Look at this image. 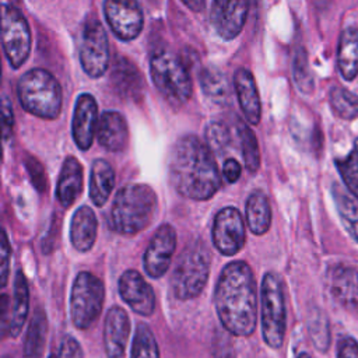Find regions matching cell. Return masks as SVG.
Returning a JSON list of instances; mask_svg holds the SVG:
<instances>
[{
  "label": "cell",
  "instance_id": "f6af8a7d",
  "mask_svg": "<svg viewBox=\"0 0 358 358\" xmlns=\"http://www.w3.org/2000/svg\"><path fill=\"white\" fill-rule=\"evenodd\" d=\"M296 358H312L308 352H299V355Z\"/></svg>",
  "mask_w": 358,
  "mask_h": 358
},
{
  "label": "cell",
  "instance_id": "f546056e",
  "mask_svg": "<svg viewBox=\"0 0 358 358\" xmlns=\"http://www.w3.org/2000/svg\"><path fill=\"white\" fill-rule=\"evenodd\" d=\"M200 85L207 98L217 103H227L231 96L227 76L217 67H206L200 73Z\"/></svg>",
  "mask_w": 358,
  "mask_h": 358
},
{
  "label": "cell",
  "instance_id": "6da1fadb",
  "mask_svg": "<svg viewBox=\"0 0 358 358\" xmlns=\"http://www.w3.org/2000/svg\"><path fill=\"white\" fill-rule=\"evenodd\" d=\"M214 308L229 334H253L257 324V285L246 262L235 260L222 268L214 289Z\"/></svg>",
  "mask_w": 358,
  "mask_h": 358
},
{
  "label": "cell",
  "instance_id": "8fae6325",
  "mask_svg": "<svg viewBox=\"0 0 358 358\" xmlns=\"http://www.w3.org/2000/svg\"><path fill=\"white\" fill-rule=\"evenodd\" d=\"M211 236L217 250L225 256H234L245 246V221L238 208L224 207L215 214Z\"/></svg>",
  "mask_w": 358,
  "mask_h": 358
},
{
  "label": "cell",
  "instance_id": "ac0fdd59",
  "mask_svg": "<svg viewBox=\"0 0 358 358\" xmlns=\"http://www.w3.org/2000/svg\"><path fill=\"white\" fill-rule=\"evenodd\" d=\"M131 323L127 312L120 306L108 310L103 320V348L106 358H123L129 343Z\"/></svg>",
  "mask_w": 358,
  "mask_h": 358
},
{
  "label": "cell",
  "instance_id": "bcb514c9",
  "mask_svg": "<svg viewBox=\"0 0 358 358\" xmlns=\"http://www.w3.org/2000/svg\"><path fill=\"white\" fill-rule=\"evenodd\" d=\"M48 358H57V355H55V354H50Z\"/></svg>",
  "mask_w": 358,
  "mask_h": 358
},
{
  "label": "cell",
  "instance_id": "277c9868",
  "mask_svg": "<svg viewBox=\"0 0 358 358\" xmlns=\"http://www.w3.org/2000/svg\"><path fill=\"white\" fill-rule=\"evenodd\" d=\"M21 106L31 115L53 120L62 110V87L57 78L45 69L25 71L17 83Z\"/></svg>",
  "mask_w": 358,
  "mask_h": 358
},
{
  "label": "cell",
  "instance_id": "ee69618b",
  "mask_svg": "<svg viewBox=\"0 0 358 358\" xmlns=\"http://www.w3.org/2000/svg\"><path fill=\"white\" fill-rule=\"evenodd\" d=\"M185 6L190 7V8H194L196 7V11H200L203 7H204V1H183Z\"/></svg>",
  "mask_w": 358,
  "mask_h": 358
},
{
  "label": "cell",
  "instance_id": "8992f818",
  "mask_svg": "<svg viewBox=\"0 0 358 358\" xmlns=\"http://www.w3.org/2000/svg\"><path fill=\"white\" fill-rule=\"evenodd\" d=\"M150 76L159 94L172 106H182L192 95V78L182 59L168 48L150 56Z\"/></svg>",
  "mask_w": 358,
  "mask_h": 358
},
{
  "label": "cell",
  "instance_id": "836d02e7",
  "mask_svg": "<svg viewBox=\"0 0 358 358\" xmlns=\"http://www.w3.org/2000/svg\"><path fill=\"white\" fill-rule=\"evenodd\" d=\"M336 166L347 190L358 200V138L354 150L347 157L336 159Z\"/></svg>",
  "mask_w": 358,
  "mask_h": 358
},
{
  "label": "cell",
  "instance_id": "b9f144b4",
  "mask_svg": "<svg viewBox=\"0 0 358 358\" xmlns=\"http://www.w3.org/2000/svg\"><path fill=\"white\" fill-rule=\"evenodd\" d=\"M337 358H358V341L352 337H343L337 344Z\"/></svg>",
  "mask_w": 358,
  "mask_h": 358
},
{
  "label": "cell",
  "instance_id": "3957f363",
  "mask_svg": "<svg viewBox=\"0 0 358 358\" xmlns=\"http://www.w3.org/2000/svg\"><path fill=\"white\" fill-rule=\"evenodd\" d=\"M157 211V194L144 183H130L115 194L110 213V228L122 235H136L147 228Z\"/></svg>",
  "mask_w": 358,
  "mask_h": 358
},
{
  "label": "cell",
  "instance_id": "44dd1931",
  "mask_svg": "<svg viewBox=\"0 0 358 358\" xmlns=\"http://www.w3.org/2000/svg\"><path fill=\"white\" fill-rule=\"evenodd\" d=\"M110 83L115 92L120 98L138 99L143 95V78L137 67L126 57L116 59L112 73Z\"/></svg>",
  "mask_w": 358,
  "mask_h": 358
},
{
  "label": "cell",
  "instance_id": "83f0119b",
  "mask_svg": "<svg viewBox=\"0 0 358 358\" xmlns=\"http://www.w3.org/2000/svg\"><path fill=\"white\" fill-rule=\"evenodd\" d=\"M331 196L336 210L350 236L358 243V200L337 183L331 186Z\"/></svg>",
  "mask_w": 358,
  "mask_h": 358
},
{
  "label": "cell",
  "instance_id": "ba28073f",
  "mask_svg": "<svg viewBox=\"0 0 358 358\" xmlns=\"http://www.w3.org/2000/svg\"><path fill=\"white\" fill-rule=\"evenodd\" d=\"M105 299V285L90 271H80L70 292V319L76 329L87 330L99 317Z\"/></svg>",
  "mask_w": 358,
  "mask_h": 358
},
{
  "label": "cell",
  "instance_id": "4dcf8cb0",
  "mask_svg": "<svg viewBox=\"0 0 358 358\" xmlns=\"http://www.w3.org/2000/svg\"><path fill=\"white\" fill-rule=\"evenodd\" d=\"M329 102L333 112L344 119L352 120L358 117V95L343 87H333L329 92Z\"/></svg>",
  "mask_w": 358,
  "mask_h": 358
},
{
  "label": "cell",
  "instance_id": "9a60e30c",
  "mask_svg": "<svg viewBox=\"0 0 358 358\" xmlns=\"http://www.w3.org/2000/svg\"><path fill=\"white\" fill-rule=\"evenodd\" d=\"M249 11L248 1L215 0L211 4L210 21L217 35L225 41L236 38L245 27Z\"/></svg>",
  "mask_w": 358,
  "mask_h": 358
},
{
  "label": "cell",
  "instance_id": "484cf974",
  "mask_svg": "<svg viewBox=\"0 0 358 358\" xmlns=\"http://www.w3.org/2000/svg\"><path fill=\"white\" fill-rule=\"evenodd\" d=\"M245 218L248 228L255 235H264L271 225V207L263 190H253L245 204Z\"/></svg>",
  "mask_w": 358,
  "mask_h": 358
},
{
  "label": "cell",
  "instance_id": "d590c367",
  "mask_svg": "<svg viewBox=\"0 0 358 358\" xmlns=\"http://www.w3.org/2000/svg\"><path fill=\"white\" fill-rule=\"evenodd\" d=\"M292 74H294V81L301 92L310 94L313 91V85H315L313 77H312L306 52L303 48H299L295 52L294 62H292Z\"/></svg>",
  "mask_w": 358,
  "mask_h": 358
},
{
  "label": "cell",
  "instance_id": "cb8c5ba5",
  "mask_svg": "<svg viewBox=\"0 0 358 358\" xmlns=\"http://www.w3.org/2000/svg\"><path fill=\"white\" fill-rule=\"evenodd\" d=\"M29 312V289L28 282L21 270L15 273L14 278V292L13 302H10V315H8V326L7 336L15 338L21 334L22 327L27 322Z\"/></svg>",
  "mask_w": 358,
  "mask_h": 358
},
{
  "label": "cell",
  "instance_id": "e575fe53",
  "mask_svg": "<svg viewBox=\"0 0 358 358\" xmlns=\"http://www.w3.org/2000/svg\"><path fill=\"white\" fill-rule=\"evenodd\" d=\"M204 138L213 154H224L231 145V131L224 122L213 120L206 126Z\"/></svg>",
  "mask_w": 358,
  "mask_h": 358
},
{
  "label": "cell",
  "instance_id": "ffe728a7",
  "mask_svg": "<svg viewBox=\"0 0 358 358\" xmlns=\"http://www.w3.org/2000/svg\"><path fill=\"white\" fill-rule=\"evenodd\" d=\"M96 138L106 151H123L129 143V129L124 117L116 110H105L99 116Z\"/></svg>",
  "mask_w": 358,
  "mask_h": 358
},
{
  "label": "cell",
  "instance_id": "52a82bcc",
  "mask_svg": "<svg viewBox=\"0 0 358 358\" xmlns=\"http://www.w3.org/2000/svg\"><path fill=\"white\" fill-rule=\"evenodd\" d=\"M260 326L266 345L273 350L281 348L287 331V309L282 282L274 271L266 273L262 280Z\"/></svg>",
  "mask_w": 358,
  "mask_h": 358
},
{
  "label": "cell",
  "instance_id": "d6986e66",
  "mask_svg": "<svg viewBox=\"0 0 358 358\" xmlns=\"http://www.w3.org/2000/svg\"><path fill=\"white\" fill-rule=\"evenodd\" d=\"M234 87L245 119L250 124H257L262 119V103L253 74L239 67L234 74Z\"/></svg>",
  "mask_w": 358,
  "mask_h": 358
},
{
  "label": "cell",
  "instance_id": "30bf717a",
  "mask_svg": "<svg viewBox=\"0 0 358 358\" xmlns=\"http://www.w3.org/2000/svg\"><path fill=\"white\" fill-rule=\"evenodd\" d=\"M80 63L87 76L98 78L109 67V42L103 25L96 18H90L83 28L80 48Z\"/></svg>",
  "mask_w": 358,
  "mask_h": 358
},
{
  "label": "cell",
  "instance_id": "8d00e7d4",
  "mask_svg": "<svg viewBox=\"0 0 358 358\" xmlns=\"http://www.w3.org/2000/svg\"><path fill=\"white\" fill-rule=\"evenodd\" d=\"M309 331H310V337L312 341L315 344V347L322 351L326 352L329 348V343H330V334H329V327L324 319H313L309 324Z\"/></svg>",
  "mask_w": 358,
  "mask_h": 358
},
{
  "label": "cell",
  "instance_id": "4fadbf2b",
  "mask_svg": "<svg viewBox=\"0 0 358 358\" xmlns=\"http://www.w3.org/2000/svg\"><path fill=\"white\" fill-rule=\"evenodd\" d=\"M103 14L112 32L122 41H133L143 29L144 17L137 1L108 0L103 3Z\"/></svg>",
  "mask_w": 358,
  "mask_h": 358
},
{
  "label": "cell",
  "instance_id": "7c38bea8",
  "mask_svg": "<svg viewBox=\"0 0 358 358\" xmlns=\"http://www.w3.org/2000/svg\"><path fill=\"white\" fill-rule=\"evenodd\" d=\"M176 249V231L171 224H162L152 235L144 256L143 267L151 278L162 277L171 264Z\"/></svg>",
  "mask_w": 358,
  "mask_h": 358
},
{
  "label": "cell",
  "instance_id": "d4e9b609",
  "mask_svg": "<svg viewBox=\"0 0 358 358\" xmlns=\"http://www.w3.org/2000/svg\"><path fill=\"white\" fill-rule=\"evenodd\" d=\"M337 67L345 81H352L358 76V28L345 27L338 38Z\"/></svg>",
  "mask_w": 358,
  "mask_h": 358
},
{
  "label": "cell",
  "instance_id": "9c48e42d",
  "mask_svg": "<svg viewBox=\"0 0 358 358\" xmlns=\"http://www.w3.org/2000/svg\"><path fill=\"white\" fill-rule=\"evenodd\" d=\"M31 29L24 14L13 4L1 6V45L13 69H20L31 53Z\"/></svg>",
  "mask_w": 358,
  "mask_h": 358
},
{
  "label": "cell",
  "instance_id": "60d3db41",
  "mask_svg": "<svg viewBox=\"0 0 358 358\" xmlns=\"http://www.w3.org/2000/svg\"><path fill=\"white\" fill-rule=\"evenodd\" d=\"M1 112H3V137L4 140H7L13 134L14 113H13V106L10 103V99L6 95H3Z\"/></svg>",
  "mask_w": 358,
  "mask_h": 358
},
{
  "label": "cell",
  "instance_id": "1f68e13d",
  "mask_svg": "<svg viewBox=\"0 0 358 358\" xmlns=\"http://www.w3.org/2000/svg\"><path fill=\"white\" fill-rule=\"evenodd\" d=\"M236 130L239 134L241 151H242L245 166L249 172L255 173L260 166V151L257 145V138L253 130L245 122L239 120Z\"/></svg>",
  "mask_w": 358,
  "mask_h": 358
},
{
  "label": "cell",
  "instance_id": "f1b7e54d",
  "mask_svg": "<svg viewBox=\"0 0 358 358\" xmlns=\"http://www.w3.org/2000/svg\"><path fill=\"white\" fill-rule=\"evenodd\" d=\"M48 336V319L42 309H38L28 326L24 341V358H42Z\"/></svg>",
  "mask_w": 358,
  "mask_h": 358
},
{
  "label": "cell",
  "instance_id": "5b68a950",
  "mask_svg": "<svg viewBox=\"0 0 358 358\" xmlns=\"http://www.w3.org/2000/svg\"><path fill=\"white\" fill-rule=\"evenodd\" d=\"M211 267V253L204 241L194 239L182 250L171 277L173 295L180 301L199 296L204 289Z\"/></svg>",
  "mask_w": 358,
  "mask_h": 358
},
{
  "label": "cell",
  "instance_id": "2e32d148",
  "mask_svg": "<svg viewBox=\"0 0 358 358\" xmlns=\"http://www.w3.org/2000/svg\"><path fill=\"white\" fill-rule=\"evenodd\" d=\"M98 105L91 94H81L77 96L73 120L71 136L76 145L85 151L92 145L98 129Z\"/></svg>",
  "mask_w": 358,
  "mask_h": 358
},
{
  "label": "cell",
  "instance_id": "e0dca14e",
  "mask_svg": "<svg viewBox=\"0 0 358 358\" xmlns=\"http://www.w3.org/2000/svg\"><path fill=\"white\" fill-rule=\"evenodd\" d=\"M327 284L331 296L347 310L358 313V270L338 263L329 268Z\"/></svg>",
  "mask_w": 358,
  "mask_h": 358
},
{
  "label": "cell",
  "instance_id": "7402d4cb",
  "mask_svg": "<svg viewBox=\"0 0 358 358\" xmlns=\"http://www.w3.org/2000/svg\"><path fill=\"white\" fill-rule=\"evenodd\" d=\"M96 215L88 206L78 207L70 222V241L76 250L88 252L96 239Z\"/></svg>",
  "mask_w": 358,
  "mask_h": 358
},
{
  "label": "cell",
  "instance_id": "ab89813d",
  "mask_svg": "<svg viewBox=\"0 0 358 358\" xmlns=\"http://www.w3.org/2000/svg\"><path fill=\"white\" fill-rule=\"evenodd\" d=\"M27 169H28V173H29L35 187L39 192H43L46 189V173H45L43 166L35 158H28L27 159Z\"/></svg>",
  "mask_w": 358,
  "mask_h": 358
},
{
  "label": "cell",
  "instance_id": "4316f807",
  "mask_svg": "<svg viewBox=\"0 0 358 358\" xmlns=\"http://www.w3.org/2000/svg\"><path fill=\"white\" fill-rule=\"evenodd\" d=\"M115 186V171L105 159H95L90 173V197L98 207L103 206Z\"/></svg>",
  "mask_w": 358,
  "mask_h": 358
},
{
  "label": "cell",
  "instance_id": "5bb4252c",
  "mask_svg": "<svg viewBox=\"0 0 358 358\" xmlns=\"http://www.w3.org/2000/svg\"><path fill=\"white\" fill-rule=\"evenodd\" d=\"M120 298L140 316H151L155 310V294L137 270H126L117 282Z\"/></svg>",
  "mask_w": 358,
  "mask_h": 358
},
{
  "label": "cell",
  "instance_id": "7bdbcfd3",
  "mask_svg": "<svg viewBox=\"0 0 358 358\" xmlns=\"http://www.w3.org/2000/svg\"><path fill=\"white\" fill-rule=\"evenodd\" d=\"M241 172H242V168H241V165H239V162L236 159L227 158L224 161L222 175L227 179V182H229V183L236 182L239 179V176H241Z\"/></svg>",
  "mask_w": 358,
  "mask_h": 358
},
{
  "label": "cell",
  "instance_id": "7a4b0ae2",
  "mask_svg": "<svg viewBox=\"0 0 358 358\" xmlns=\"http://www.w3.org/2000/svg\"><path fill=\"white\" fill-rule=\"evenodd\" d=\"M168 171L176 192L192 200H208L221 186L214 154L194 134H185L173 144Z\"/></svg>",
  "mask_w": 358,
  "mask_h": 358
},
{
  "label": "cell",
  "instance_id": "d6a6232c",
  "mask_svg": "<svg viewBox=\"0 0 358 358\" xmlns=\"http://www.w3.org/2000/svg\"><path fill=\"white\" fill-rule=\"evenodd\" d=\"M130 358H159L158 343L145 323H138L136 327Z\"/></svg>",
  "mask_w": 358,
  "mask_h": 358
},
{
  "label": "cell",
  "instance_id": "603a6c76",
  "mask_svg": "<svg viewBox=\"0 0 358 358\" xmlns=\"http://www.w3.org/2000/svg\"><path fill=\"white\" fill-rule=\"evenodd\" d=\"M83 190V166L74 157H66L63 161L57 187L56 197L63 207H70Z\"/></svg>",
  "mask_w": 358,
  "mask_h": 358
},
{
  "label": "cell",
  "instance_id": "74e56055",
  "mask_svg": "<svg viewBox=\"0 0 358 358\" xmlns=\"http://www.w3.org/2000/svg\"><path fill=\"white\" fill-rule=\"evenodd\" d=\"M0 256H1V263H0V280H1V287H6L7 280H8V273H10V256H11V248H10V242H8L6 229H3V232H1Z\"/></svg>",
  "mask_w": 358,
  "mask_h": 358
},
{
  "label": "cell",
  "instance_id": "f35d334b",
  "mask_svg": "<svg viewBox=\"0 0 358 358\" xmlns=\"http://www.w3.org/2000/svg\"><path fill=\"white\" fill-rule=\"evenodd\" d=\"M57 358H84V352L80 343L73 336H64L60 343Z\"/></svg>",
  "mask_w": 358,
  "mask_h": 358
}]
</instances>
